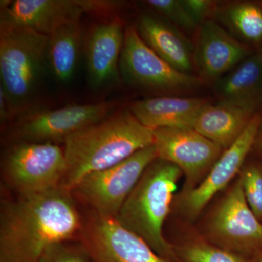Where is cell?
I'll use <instances>...</instances> for the list:
<instances>
[{"instance_id":"1","label":"cell","mask_w":262,"mask_h":262,"mask_svg":"<svg viewBox=\"0 0 262 262\" xmlns=\"http://www.w3.org/2000/svg\"><path fill=\"white\" fill-rule=\"evenodd\" d=\"M72 196L58 187L5 203L0 215V262H39L50 245L74 239L83 224Z\"/></svg>"},{"instance_id":"2","label":"cell","mask_w":262,"mask_h":262,"mask_svg":"<svg viewBox=\"0 0 262 262\" xmlns=\"http://www.w3.org/2000/svg\"><path fill=\"white\" fill-rule=\"evenodd\" d=\"M154 144V130L144 126L130 110L108 115L67 138V168L60 187L72 192L84 177L127 159Z\"/></svg>"},{"instance_id":"3","label":"cell","mask_w":262,"mask_h":262,"mask_svg":"<svg viewBox=\"0 0 262 262\" xmlns=\"http://www.w3.org/2000/svg\"><path fill=\"white\" fill-rule=\"evenodd\" d=\"M182 174L177 165L157 158L146 168L115 218L169 262L177 256L164 237L163 226Z\"/></svg>"},{"instance_id":"4","label":"cell","mask_w":262,"mask_h":262,"mask_svg":"<svg viewBox=\"0 0 262 262\" xmlns=\"http://www.w3.org/2000/svg\"><path fill=\"white\" fill-rule=\"evenodd\" d=\"M48 36L0 22L1 85L14 115L29 110L48 66Z\"/></svg>"},{"instance_id":"5","label":"cell","mask_w":262,"mask_h":262,"mask_svg":"<svg viewBox=\"0 0 262 262\" xmlns=\"http://www.w3.org/2000/svg\"><path fill=\"white\" fill-rule=\"evenodd\" d=\"M67 162L64 149L49 143L15 141L5 149L2 173L19 196H30L60 187Z\"/></svg>"},{"instance_id":"6","label":"cell","mask_w":262,"mask_h":262,"mask_svg":"<svg viewBox=\"0 0 262 262\" xmlns=\"http://www.w3.org/2000/svg\"><path fill=\"white\" fill-rule=\"evenodd\" d=\"M157 158L153 144L113 166L89 174L71 192L96 214L116 218L146 168Z\"/></svg>"},{"instance_id":"7","label":"cell","mask_w":262,"mask_h":262,"mask_svg":"<svg viewBox=\"0 0 262 262\" xmlns=\"http://www.w3.org/2000/svg\"><path fill=\"white\" fill-rule=\"evenodd\" d=\"M120 73L129 85L160 94L185 92L203 84L199 77L183 73L162 59L142 40L134 26L125 29Z\"/></svg>"},{"instance_id":"8","label":"cell","mask_w":262,"mask_h":262,"mask_svg":"<svg viewBox=\"0 0 262 262\" xmlns=\"http://www.w3.org/2000/svg\"><path fill=\"white\" fill-rule=\"evenodd\" d=\"M115 103L71 105L55 110H27L19 114L10 134L15 141L64 144L67 138L106 118Z\"/></svg>"},{"instance_id":"9","label":"cell","mask_w":262,"mask_h":262,"mask_svg":"<svg viewBox=\"0 0 262 262\" xmlns=\"http://www.w3.org/2000/svg\"><path fill=\"white\" fill-rule=\"evenodd\" d=\"M208 231L216 246L236 254L262 251V224L248 206L239 178L215 208Z\"/></svg>"},{"instance_id":"10","label":"cell","mask_w":262,"mask_h":262,"mask_svg":"<svg viewBox=\"0 0 262 262\" xmlns=\"http://www.w3.org/2000/svg\"><path fill=\"white\" fill-rule=\"evenodd\" d=\"M154 145L158 158L177 165L185 176L184 192L206 178L225 151L194 129H156Z\"/></svg>"},{"instance_id":"11","label":"cell","mask_w":262,"mask_h":262,"mask_svg":"<svg viewBox=\"0 0 262 262\" xmlns=\"http://www.w3.org/2000/svg\"><path fill=\"white\" fill-rule=\"evenodd\" d=\"M80 232L93 262H169L115 218L94 213Z\"/></svg>"},{"instance_id":"12","label":"cell","mask_w":262,"mask_h":262,"mask_svg":"<svg viewBox=\"0 0 262 262\" xmlns=\"http://www.w3.org/2000/svg\"><path fill=\"white\" fill-rule=\"evenodd\" d=\"M262 117L256 113L238 139L225 149L206 178L196 187L184 192L181 208L189 218H195L219 192L241 173L248 153L256 143Z\"/></svg>"},{"instance_id":"13","label":"cell","mask_w":262,"mask_h":262,"mask_svg":"<svg viewBox=\"0 0 262 262\" xmlns=\"http://www.w3.org/2000/svg\"><path fill=\"white\" fill-rule=\"evenodd\" d=\"M251 54L249 46L236 39L216 20H207L196 31L194 63L203 82L215 83Z\"/></svg>"},{"instance_id":"14","label":"cell","mask_w":262,"mask_h":262,"mask_svg":"<svg viewBox=\"0 0 262 262\" xmlns=\"http://www.w3.org/2000/svg\"><path fill=\"white\" fill-rule=\"evenodd\" d=\"M85 10L80 0H2L0 22L50 36L63 24L80 20Z\"/></svg>"},{"instance_id":"15","label":"cell","mask_w":262,"mask_h":262,"mask_svg":"<svg viewBox=\"0 0 262 262\" xmlns=\"http://www.w3.org/2000/svg\"><path fill=\"white\" fill-rule=\"evenodd\" d=\"M125 30L120 19L98 24L88 37L86 67L91 87L101 89L120 78V61Z\"/></svg>"},{"instance_id":"16","label":"cell","mask_w":262,"mask_h":262,"mask_svg":"<svg viewBox=\"0 0 262 262\" xmlns=\"http://www.w3.org/2000/svg\"><path fill=\"white\" fill-rule=\"evenodd\" d=\"M142 40L162 59L183 73L192 75L194 45L158 15L144 13L136 27Z\"/></svg>"},{"instance_id":"17","label":"cell","mask_w":262,"mask_h":262,"mask_svg":"<svg viewBox=\"0 0 262 262\" xmlns=\"http://www.w3.org/2000/svg\"><path fill=\"white\" fill-rule=\"evenodd\" d=\"M210 103L206 98L160 96L139 100L129 108L144 126L194 129L198 115Z\"/></svg>"},{"instance_id":"18","label":"cell","mask_w":262,"mask_h":262,"mask_svg":"<svg viewBox=\"0 0 262 262\" xmlns=\"http://www.w3.org/2000/svg\"><path fill=\"white\" fill-rule=\"evenodd\" d=\"M213 86L219 103L256 113L262 106V51L248 57Z\"/></svg>"},{"instance_id":"19","label":"cell","mask_w":262,"mask_h":262,"mask_svg":"<svg viewBox=\"0 0 262 262\" xmlns=\"http://www.w3.org/2000/svg\"><path fill=\"white\" fill-rule=\"evenodd\" d=\"M255 114L225 103H210L198 115L194 130L225 150L238 139Z\"/></svg>"},{"instance_id":"20","label":"cell","mask_w":262,"mask_h":262,"mask_svg":"<svg viewBox=\"0 0 262 262\" xmlns=\"http://www.w3.org/2000/svg\"><path fill=\"white\" fill-rule=\"evenodd\" d=\"M80 20L63 24L48 36V66L61 83L72 80L82 46Z\"/></svg>"},{"instance_id":"21","label":"cell","mask_w":262,"mask_h":262,"mask_svg":"<svg viewBox=\"0 0 262 262\" xmlns=\"http://www.w3.org/2000/svg\"><path fill=\"white\" fill-rule=\"evenodd\" d=\"M215 18L236 39L251 43L262 41V8L256 3L234 2L220 5Z\"/></svg>"},{"instance_id":"22","label":"cell","mask_w":262,"mask_h":262,"mask_svg":"<svg viewBox=\"0 0 262 262\" xmlns=\"http://www.w3.org/2000/svg\"><path fill=\"white\" fill-rule=\"evenodd\" d=\"M184 262H244L239 255L203 241H192L174 248Z\"/></svg>"},{"instance_id":"23","label":"cell","mask_w":262,"mask_h":262,"mask_svg":"<svg viewBox=\"0 0 262 262\" xmlns=\"http://www.w3.org/2000/svg\"><path fill=\"white\" fill-rule=\"evenodd\" d=\"M145 3L159 16L180 31L193 32L199 28L181 0H148Z\"/></svg>"},{"instance_id":"24","label":"cell","mask_w":262,"mask_h":262,"mask_svg":"<svg viewBox=\"0 0 262 262\" xmlns=\"http://www.w3.org/2000/svg\"><path fill=\"white\" fill-rule=\"evenodd\" d=\"M39 262H93L82 241H62L50 245Z\"/></svg>"},{"instance_id":"25","label":"cell","mask_w":262,"mask_h":262,"mask_svg":"<svg viewBox=\"0 0 262 262\" xmlns=\"http://www.w3.org/2000/svg\"><path fill=\"white\" fill-rule=\"evenodd\" d=\"M248 206L262 220V165H251L242 169L239 177Z\"/></svg>"},{"instance_id":"26","label":"cell","mask_w":262,"mask_h":262,"mask_svg":"<svg viewBox=\"0 0 262 262\" xmlns=\"http://www.w3.org/2000/svg\"><path fill=\"white\" fill-rule=\"evenodd\" d=\"M184 8L198 26L215 18L220 7L218 2L211 0H181Z\"/></svg>"},{"instance_id":"27","label":"cell","mask_w":262,"mask_h":262,"mask_svg":"<svg viewBox=\"0 0 262 262\" xmlns=\"http://www.w3.org/2000/svg\"><path fill=\"white\" fill-rule=\"evenodd\" d=\"M15 115L10 106L8 98L3 90L0 88V120L2 123H6L14 117Z\"/></svg>"},{"instance_id":"28","label":"cell","mask_w":262,"mask_h":262,"mask_svg":"<svg viewBox=\"0 0 262 262\" xmlns=\"http://www.w3.org/2000/svg\"><path fill=\"white\" fill-rule=\"evenodd\" d=\"M257 256L255 258L254 262H262V251L257 253Z\"/></svg>"},{"instance_id":"29","label":"cell","mask_w":262,"mask_h":262,"mask_svg":"<svg viewBox=\"0 0 262 262\" xmlns=\"http://www.w3.org/2000/svg\"><path fill=\"white\" fill-rule=\"evenodd\" d=\"M258 147H259V149H261V151H262V134L261 136H260L259 139H258Z\"/></svg>"}]
</instances>
